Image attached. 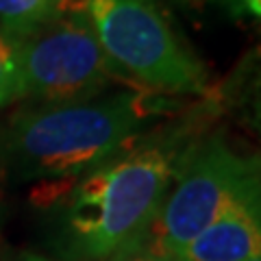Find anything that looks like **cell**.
I'll list each match as a JSON object with an SVG mask.
<instances>
[{"label": "cell", "instance_id": "obj_7", "mask_svg": "<svg viewBox=\"0 0 261 261\" xmlns=\"http://www.w3.org/2000/svg\"><path fill=\"white\" fill-rule=\"evenodd\" d=\"M76 0H0V33L18 42L61 15Z\"/></svg>", "mask_w": 261, "mask_h": 261}, {"label": "cell", "instance_id": "obj_2", "mask_svg": "<svg viewBox=\"0 0 261 261\" xmlns=\"http://www.w3.org/2000/svg\"><path fill=\"white\" fill-rule=\"evenodd\" d=\"M183 109L172 96L133 87L79 102L29 105L0 122V176L35 185L72 181Z\"/></svg>", "mask_w": 261, "mask_h": 261}, {"label": "cell", "instance_id": "obj_4", "mask_svg": "<svg viewBox=\"0 0 261 261\" xmlns=\"http://www.w3.org/2000/svg\"><path fill=\"white\" fill-rule=\"evenodd\" d=\"M259 185L261 152L238 150L222 133L205 130L187 148L146 240L159 255L174 259Z\"/></svg>", "mask_w": 261, "mask_h": 261}, {"label": "cell", "instance_id": "obj_5", "mask_svg": "<svg viewBox=\"0 0 261 261\" xmlns=\"http://www.w3.org/2000/svg\"><path fill=\"white\" fill-rule=\"evenodd\" d=\"M20 92L29 105H63L107 94L118 81L83 3L11 42Z\"/></svg>", "mask_w": 261, "mask_h": 261}, {"label": "cell", "instance_id": "obj_10", "mask_svg": "<svg viewBox=\"0 0 261 261\" xmlns=\"http://www.w3.org/2000/svg\"><path fill=\"white\" fill-rule=\"evenodd\" d=\"M13 261H55L50 257H44V255H37V252H20Z\"/></svg>", "mask_w": 261, "mask_h": 261}, {"label": "cell", "instance_id": "obj_9", "mask_svg": "<svg viewBox=\"0 0 261 261\" xmlns=\"http://www.w3.org/2000/svg\"><path fill=\"white\" fill-rule=\"evenodd\" d=\"M109 261H172V259L159 255V252L150 246V242L146 240V235H144L140 242L130 244L128 248L118 252V255L113 259H109Z\"/></svg>", "mask_w": 261, "mask_h": 261}, {"label": "cell", "instance_id": "obj_8", "mask_svg": "<svg viewBox=\"0 0 261 261\" xmlns=\"http://www.w3.org/2000/svg\"><path fill=\"white\" fill-rule=\"evenodd\" d=\"M20 74L15 63L13 44L0 33V109L9 107L11 102L20 100Z\"/></svg>", "mask_w": 261, "mask_h": 261}, {"label": "cell", "instance_id": "obj_6", "mask_svg": "<svg viewBox=\"0 0 261 261\" xmlns=\"http://www.w3.org/2000/svg\"><path fill=\"white\" fill-rule=\"evenodd\" d=\"M172 261H261V185Z\"/></svg>", "mask_w": 261, "mask_h": 261}, {"label": "cell", "instance_id": "obj_11", "mask_svg": "<svg viewBox=\"0 0 261 261\" xmlns=\"http://www.w3.org/2000/svg\"><path fill=\"white\" fill-rule=\"evenodd\" d=\"M178 3H190V5H200V3H220L228 7V9H233V3L235 0H178Z\"/></svg>", "mask_w": 261, "mask_h": 261}, {"label": "cell", "instance_id": "obj_12", "mask_svg": "<svg viewBox=\"0 0 261 261\" xmlns=\"http://www.w3.org/2000/svg\"><path fill=\"white\" fill-rule=\"evenodd\" d=\"M0 261H5V255H3V231H0Z\"/></svg>", "mask_w": 261, "mask_h": 261}, {"label": "cell", "instance_id": "obj_1", "mask_svg": "<svg viewBox=\"0 0 261 261\" xmlns=\"http://www.w3.org/2000/svg\"><path fill=\"white\" fill-rule=\"evenodd\" d=\"M220 113L216 94L157 124L116 157L63 183L37 185L61 261H109L152 226L187 148Z\"/></svg>", "mask_w": 261, "mask_h": 261}, {"label": "cell", "instance_id": "obj_3", "mask_svg": "<svg viewBox=\"0 0 261 261\" xmlns=\"http://www.w3.org/2000/svg\"><path fill=\"white\" fill-rule=\"evenodd\" d=\"M102 53L128 87L161 96H207L202 61L154 0H81Z\"/></svg>", "mask_w": 261, "mask_h": 261}]
</instances>
